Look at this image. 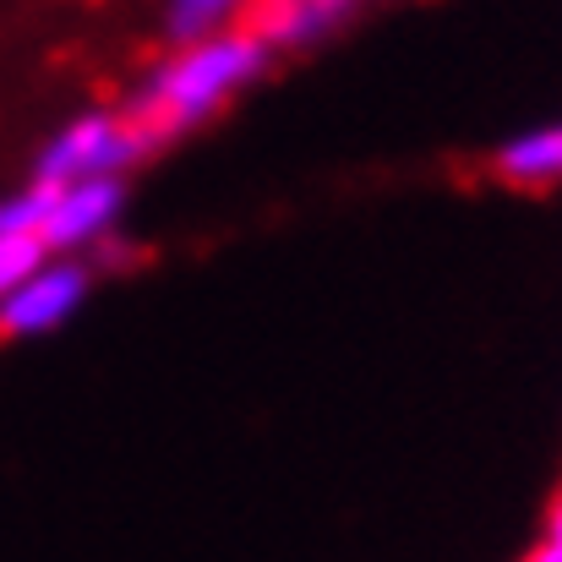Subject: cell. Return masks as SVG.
Here are the masks:
<instances>
[{"mask_svg": "<svg viewBox=\"0 0 562 562\" xmlns=\"http://www.w3.org/2000/svg\"><path fill=\"white\" fill-rule=\"evenodd\" d=\"M268 60H273V49L251 27H229V33H213V38L176 44L165 60L148 66L126 115L148 132V143L187 137L196 126H207L224 104H235L268 71Z\"/></svg>", "mask_w": 562, "mask_h": 562, "instance_id": "obj_1", "label": "cell"}, {"mask_svg": "<svg viewBox=\"0 0 562 562\" xmlns=\"http://www.w3.org/2000/svg\"><path fill=\"white\" fill-rule=\"evenodd\" d=\"M148 132L126 110H82L71 115L33 159V181L71 187V181H126L137 159H148Z\"/></svg>", "mask_w": 562, "mask_h": 562, "instance_id": "obj_2", "label": "cell"}, {"mask_svg": "<svg viewBox=\"0 0 562 562\" xmlns=\"http://www.w3.org/2000/svg\"><path fill=\"white\" fill-rule=\"evenodd\" d=\"M88 290H93V268L82 257H44L11 295H0V334L49 339L88 306Z\"/></svg>", "mask_w": 562, "mask_h": 562, "instance_id": "obj_3", "label": "cell"}, {"mask_svg": "<svg viewBox=\"0 0 562 562\" xmlns=\"http://www.w3.org/2000/svg\"><path fill=\"white\" fill-rule=\"evenodd\" d=\"M121 218H126V181H71L49 191L38 240L49 257H82L93 246H110Z\"/></svg>", "mask_w": 562, "mask_h": 562, "instance_id": "obj_4", "label": "cell"}, {"mask_svg": "<svg viewBox=\"0 0 562 562\" xmlns=\"http://www.w3.org/2000/svg\"><path fill=\"white\" fill-rule=\"evenodd\" d=\"M345 16H350V0H257L246 27L268 49H312L328 33H339Z\"/></svg>", "mask_w": 562, "mask_h": 562, "instance_id": "obj_5", "label": "cell"}, {"mask_svg": "<svg viewBox=\"0 0 562 562\" xmlns=\"http://www.w3.org/2000/svg\"><path fill=\"white\" fill-rule=\"evenodd\" d=\"M492 176L519 191L562 187V121H541V126L503 137L492 154Z\"/></svg>", "mask_w": 562, "mask_h": 562, "instance_id": "obj_6", "label": "cell"}, {"mask_svg": "<svg viewBox=\"0 0 562 562\" xmlns=\"http://www.w3.org/2000/svg\"><path fill=\"white\" fill-rule=\"evenodd\" d=\"M251 11H257V0H165V33L176 44L213 38V33L246 27Z\"/></svg>", "mask_w": 562, "mask_h": 562, "instance_id": "obj_7", "label": "cell"}, {"mask_svg": "<svg viewBox=\"0 0 562 562\" xmlns=\"http://www.w3.org/2000/svg\"><path fill=\"white\" fill-rule=\"evenodd\" d=\"M49 191L44 181H27V187L5 191L0 196V235H33L38 240V229H44V213H49Z\"/></svg>", "mask_w": 562, "mask_h": 562, "instance_id": "obj_8", "label": "cell"}, {"mask_svg": "<svg viewBox=\"0 0 562 562\" xmlns=\"http://www.w3.org/2000/svg\"><path fill=\"white\" fill-rule=\"evenodd\" d=\"M44 257H49L44 240H33V235H0V295H11Z\"/></svg>", "mask_w": 562, "mask_h": 562, "instance_id": "obj_9", "label": "cell"}, {"mask_svg": "<svg viewBox=\"0 0 562 562\" xmlns=\"http://www.w3.org/2000/svg\"><path fill=\"white\" fill-rule=\"evenodd\" d=\"M541 541L562 552V486L552 492V503H547V514H541Z\"/></svg>", "mask_w": 562, "mask_h": 562, "instance_id": "obj_10", "label": "cell"}, {"mask_svg": "<svg viewBox=\"0 0 562 562\" xmlns=\"http://www.w3.org/2000/svg\"><path fill=\"white\" fill-rule=\"evenodd\" d=\"M519 562H562V552H558V547H547V541H541V547H530V552H525Z\"/></svg>", "mask_w": 562, "mask_h": 562, "instance_id": "obj_11", "label": "cell"}, {"mask_svg": "<svg viewBox=\"0 0 562 562\" xmlns=\"http://www.w3.org/2000/svg\"><path fill=\"white\" fill-rule=\"evenodd\" d=\"M350 5H356V0H350Z\"/></svg>", "mask_w": 562, "mask_h": 562, "instance_id": "obj_12", "label": "cell"}]
</instances>
